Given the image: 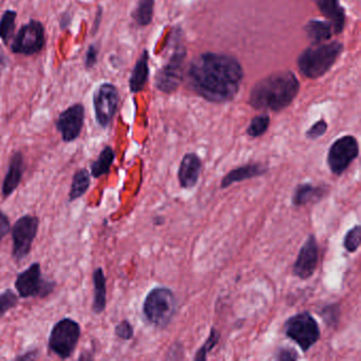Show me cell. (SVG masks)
Returning <instances> with one entry per match:
<instances>
[{"label":"cell","mask_w":361,"mask_h":361,"mask_svg":"<svg viewBox=\"0 0 361 361\" xmlns=\"http://www.w3.org/2000/svg\"><path fill=\"white\" fill-rule=\"evenodd\" d=\"M244 73L238 60L226 54H202L190 65V86L204 100L213 103L231 101L238 94Z\"/></svg>","instance_id":"1"},{"label":"cell","mask_w":361,"mask_h":361,"mask_svg":"<svg viewBox=\"0 0 361 361\" xmlns=\"http://www.w3.org/2000/svg\"><path fill=\"white\" fill-rule=\"evenodd\" d=\"M299 90V81L291 71H280L255 84L249 103L257 109L281 111L291 104Z\"/></svg>","instance_id":"2"},{"label":"cell","mask_w":361,"mask_h":361,"mask_svg":"<svg viewBox=\"0 0 361 361\" xmlns=\"http://www.w3.org/2000/svg\"><path fill=\"white\" fill-rule=\"evenodd\" d=\"M343 50V45L339 42L329 44H314L300 54L298 67L301 73L308 79L322 77L331 69Z\"/></svg>","instance_id":"3"},{"label":"cell","mask_w":361,"mask_h":361,"mask_svg":"<svg viewBox=\"0 0 361 361\" xmlns=\"http://www.w3.org/2000/svg\"><path fill=\"white\" fill-rule=\"evenodd\" d=\"M177 310L174 293L166 287H155L147 293L143 303V314L154 326L164 329L170 324Z\"/></svg>","instance_id":"4"},{"label":"cell","mask_w":361,"mask_h":361,"mask_svg":"<svg viewBox=\"0 0 361 361\" xmlns=\"http://www.w3.org/2000/svg\"><path fill=\"white\" fill-rule=\"evenodd\" d=\"M284 334L288 339L297 343L304 353L310 350L321 337L318 322L308 312L289 317L284 323Z\"/></svg>","instance_id":"5"},{"label":"cell","mask_w":361,"mask_h":361,"mask_svg":"<svg viewBox=\"0 0 361 361\" xmlns=\"http://www.w3.org/2000/svg\"><path fill=\"white\" fill-rule=\"evenodd\" d=\"M82 329L79 322L71 318L58 321L50 331L48 346L61 359L73 356L81 338Z\"/></svg>","instance_id":"6"},{"label":"cell","mask_w":361,"mask_h":361,"mask_svg":"<svg viewBox=\"0 0 361 361\" xmlns=\"http://www.w3.org/2000/svg\"><path fill=\"white\" fill-rule=\"evenodd\" d=\"M46 46V30L43 23L30 20L20 27L10 45L12 54L32 56L39 54Z\"/></svg>","instance_id":"7"},{"label":"cell","mask_w":361,"mask_h":361,"mask_svg":"<svg viewBox=\"0 0 361 361\" xmlns=\"http://www.w3.org/2000/svg\"><path fill=\"white\" fill-rule=\"evenodd\" d=\"M56 287V282L47 281L42 276L41 264L33 263L24 271L18 274L16 288L23 299L27 298H46Z\"/></svg>","instance_id":"8"},{"label":"cell","mask_w":361,"mask_h":361,"mask_svg":"<svg viewBox=\"0 0 361 361\" xmlns=\"http://www.w3.org/2000/svg\"><path fill=\"white\" fill-rule=\"evenodd\" d=\"M39 227V217L30 214L24 215L14 224L11 229L12 240H13L12 257L16 262L23 261L25 257L30 255Z\"/></svg>","instance_id":"9"},{"label":"cell","mask_w":361,"mask_h":361,"mask_svg":"<svg viewBox=\"0 0 361 361\" xmlns=\"http://www.w3.org/2000/svg\"><path fill=\"white\" fill-rule=\"evenodd\" d=\"M92 102L97 123L102 128H109L119 109V90L114 84L102 83L94 90Z\"/></svg>","instance_id":"10"},{"label":"cell","mask_w":361,"mask_h":361,"mask_svg":"<svg viewBox=\"0 0 361 361\" xmlns=\"http://www.w3.org/2000/svg\"><path fill=\"white\" fill-rule=\"evenodd\" d=\"M358 155V141L354 136L346 135L337 139L331 145L327 154L329 170L336 176H341Z\"/></svg>","instance_id":"11"},{"label":"cell","mask_w":361,"mask_h":361,"mask_svg":"<svg viewBox=\"0 0 361 361\" xmlns=\"http://www.w3.org/2000/svg\"><path fill=\"white\" fill-rule=\"evenodd\" d=\"M185 54V47H177L169 62L160 69L155 80L156 87L160 92L171 94L179 87L183 81Z\"/></svg>","instance_id":"12"},{"label":"cell","mask_w":361,"mask_h":361,"mask_svg":"<svg viewBox=\"0 0 361 361\" xmlns=\"http://www.w3.org/2000/svg\"><path fill=\"white\" fill-rule=\"evenodd\" d=\"M85 124V107L82 103H75L59 115L56 121V130L65 143L73 142L79 138Z\"/></svg>","instance_id":"13"},{"label":"cell","mask_w":361,"mask_h":361,"mask_svg":"<svg viewBox=\"0 0 361 361\" xmlns=\"http://www.w3.org/2000/svg\"><path fill=\"white\" fill-rule=\"evenodd\" d=\"M319 247L316 236L310 234L293 264V274L300 280H308L314 276L318 267Z\"/></svg>","instance_id":"14"},{"label":"cell","mask_w":361,"mask_h":361,"mask_svg":"<svg viewBox=\"0 0 361 361\" xmlns=\"http://www.w3.org/2000/svg\"><path fill=\"white\" fill-rule=\"evenodd\" d=\"M202 170V161L195 153H188L181 159L178 180L183 189H192L197 185Z\"/></svg>","instance_id":"15"},{"label":"cell","mask_w":361,"mask_h":361,"mask_svg":"<svg viewBox=\"0 0 361 361\" xmlns=\"http://www.w3.org/2000/svg\"><path fill=\"white\" fill-rule=\"evenodd\" d=\"M24 172V155L22 152H16L10 159L9 168H8L7 174L4 179L3 188H1V195H3L4 200L10 197L20 187Z\"/></svg>","instance_id":"16"},{"label":"cell","mask_w":361,"mask_h":361,"mask_svg":"<svg viewBox=\"0 0 361 361\" xmlns=\"http://www.w3.org/2000/svg\"><path fill=\"white\" fill-rule=\"evenodd\" d=\"M268 172V168L262 164H248L240 166V168L233 169L221 179V189H227L234 183L248 180L255 177L263 176Z\"/></svg>","instance_id":"17"},{"label":"cell","mask_w":361,"mask_h":361,"mask_svg":"<svg viewBox=\"0 0 361 361\" xmlns=\"http://www.w3.org/2000/svg\"><path fill=\"white\" fill-rule=\"evenodd\" d=\"M326 185H314L312 183H301L293 191L291 202L295 207L306 206L318 202L329 193Z\"/></svg>","instance_id":"18"},{"label":"cell","mask_w":361,"mask_h":361,"mask_svg":"<svg viewBox=\"0 0 361 361\" xmlns=\"http://www.w3.org/2000/svg\"><path fill=\"white\" fill-rule=\"evenodd\" d=\"M321 13L329 18L333 26L334 32L340 33L345 24V14L343 8L340 6L339 0H314Z\"/></svg>","instance_id":"19"},{"label":"cell","mask_w":361,"mask_h":361,"mask_svg":"<svg viewBox=\"0 0 361 361\" xmlns=\"http://www.w3.org/2000/svg\"><path fill=\"white\" fill-rule=\"evenodd\" d=\"M149 52L145 50L133 68L132 75L128 81L132 94H139L145 90L149 75Z\"/></svg>","instance_id":"20"},{"label":"cell","mask_w":361,"mask_h":361,"mask_svg":"<svg viewBox=\"0 0 361 361\" xmlns=\"http://www.w3.org/2000/svg\"><path fill=\"white\" fill-rule=\"evenodd\" d=\"M94 282V301L92 310L94 314H100L104 312L107 304L106 278L103 268L98 267L92 274Z\"/></svg>","instance_id":"21"},{"label":"cell","mask_w":361,"mask_h":361,"mask_svg":"<svg viewBox=\"0 0 361 361\" xmlns=\"http://www.w3.org/2000/svg\"><path fill=\"white\" fill-rule=\"evenodd\" d=\"M116 159V153L114 151L113 147H105L104 149L101 151L100 155H99L98 159L96 161L92 162L90 166V175L94 178H100L103 175L109 174L111 172V166Z\"/></svg>","instance_id":"22"},{"label":"cell","mask_w":361,"mask_h":361,"mask_svg":"<svg viewBox=\"0 0 361 361\" xmlns=\"http://www.w3.org/2000/svg\"><path fill=\"white\" fill-rule=\"evenodd\" d=\"M90 175L87 169H80L75 172L73 176V183H71V191H69V202H73L78 198H81L85 195L90 187Z\"/></svg>","instance_id":"23"},{"label":"cell","mask_w":361,"mask_h":361,"mask_svg":"<svg viewBox=\"0 0 361 361\" xmlns=\"http://www.w3.org/2000/svg\"><path fill=\"white\" fill-rule=\"evenodd\" d=\"M308 39L314 44H321L331 39L334 29L331 23L322 20H310L305 27Z\"/></svg>","instance_id":"24"},{"label":"cell","mask_w":361,"mask_h":361,"mask_svg":"<svg viewBox=\"0 0 361 361\" xmlns=\"http://www.w3.org/2000/svg\"><path fill=\"white\" fill-rule=\"evenodd\" d=\"M16 18L18 12L14 10H6L0 18V39L5 46H9L16 35Z\"/></svg>","instance_id":"25"},{"label":"cell","mask_w":361,"mask_h":361,"mask_svg":"<svg viewBox=\"0 0 361 361\" xmlns=\"http://www.w3.org/2000/svg\"><path fill=\"white\" fill-rule=\"evenodd\" d=\"M155 0H138L132 13L133 20L139 27H147L153 20Z\"/></svg>","instance_id":"26"},{"label":"cell","mask_w":361,"mask_h":361,"mask_svg":"<svg viewBox=\"0 0 361 361\" xmlns=\"http://www.w3.org/2000/svg\"><path fill=\"white\" fill-rule=\"evenodd\" d=\"M270 126V118L267 115L257 116L251 120L248 128H247V135L257 138V137L263 136L267 132Z\"/></svg>","instance_id":"27"},{"label":"cell","mask_w":361,"mask_h":361,"mask_svg":"<svg viewBox=\"0 0 361 361\" xmlns=\"http://www.w3.org/2000/svg\"><path fill=\"white\" fill-rule=\"evenodd\" d=\"M219 339H221V333H219L215 327H212V329H211L210 334H209L208 339L204 341L202 348L197 350L195 356H194V360H207V355H208L209 353H210L211 350L217 345V343L219 342Z\"/></svg>","instance_id":"28"},{"label":"cell","mask_w":361,"mask_h":361,"mask_svg":"<svg viewBox=\"0 0 361 361\" xmlns=\"http://www.w3.org/2000/svg\"><path fill=\"white\" fill-rule=\"evenodd\" d=\"M361 244V227L355 226L346 232L343 238V247L350 253L356 252Z\"/></svg>","instance_id":"29"},{"label":"cell","mask_w":361,"mask_h":361,"mask_svg":"<svg viewBox=\"0 0 361 361\" xmlns=\"http://www.w3.org/2000/svg\"><path fill=\"white\" fill-rule=\"evenodd\" d=\"M18 295L12 289H6L0 293V319L18 304Z\"/></svg>","instance_id":"30"},{"label":"cell","mask_w":361,"mask_h":361,"mask_svg":"<svg viewBox=\"0 0 361 361\" xmlns=\"http://www.w3.org/2000/svg\"><path fill=\"white\" fill-rule=\"evenodd\" d=\"M339 305L331 304V305L325 306L320 314L325 324L329 325V326H336L339 320Z\"/></svg>","instance_id":"31"},{"label":"cell","mask_w":361,"mask_h":361,"mask_svg":"<svg viewBox=\"0 0 361 361\" xmlns=\"http://www.w3.org/2000/svg\"><path fill=\"white\" fill-rule=\"evenodd\" d=\"M134 327H133V325L130 324L128 320H122L121 322L116 325L115 335L121 340L128 341V340H130L134 337Z\"/></svg>","instance_id":"32"},{"label":"cell","mask_w":361,"mask_h":361,"mask_svg":"<svg viewBox=\"0 0 361 361\" xmlns=\"http://www.w3.org/2000/svg\"><path fill=\"white\" fill-rule=\"evenodd\" d=\"M99 46L97 44H92L86 50L85 58H84V66L87 71L94 68L98 64Z\"/></svg>","instance_id":"33"},{"label":"cell","mask_w":361,"mask_h":361,"mask_svg":"<svg viewBox=\"0 0 361 361\" xmlns=\"http://www.w3.org/2000/svg\"><path fill=\"white\" fill-rule=\"evenodd\" d=\"M327 123L324 120H320V121L316 122L310 130L306 132V138L310 140H316V139L320 138L323 135L326 133Z\"/></svg>","instance_id":"34"},{"label":"cell","mask_w":361,"mask_h":361,"mask_svg":"<svg viewBox=\"0 0 361 361\" xmlns=\"http://www.w3.org/2000/svg\"><path fill=\"white\" fill-rule=\"evenodd\" d=\"M12 226L9 217L5 212L0 210V242L10 233Z\"/></svg>","instance_id":"35"},{"label":"cell","mask_w":361,"mask_h":361,"mask_svg":"<svg viewBox=\"0 0 361 361\" xmlns=\"http://www.w3.org/2000/svg\"><path fill=\"white\" fill-rule=\"evenodd\" d=\"M276 358L280 361H295L299 358V355L293 348H282L276 353Z\"/></svg>","instance_id":"36"},{"label":"cell","mask_w":361,"mask_h":361,"mask_svg":"<svg viewBox=\"0 0 361 361\" xmlns=\"http://www.w3.org/2000/svg\"><path fill=\"white\" fill-rule=\"evenodd\" d=\"M73 14L69 11L63 13L60 18V28L62 29V30L68 28V27L71 26V22H73Z\"/></svg>","instance_id":"37"},{"label":"cell","mask_w":361,"mask_h":361,"mask_svg":"<svg viewBox=\"0 0 361 361\" xmlns=\"http://www.w3.org/2000/svg\"><path fill=\"white\" fill-rule=\"evenodd\" d=\"M102 18L103 10L102 8L99 7L98 10H97L96 18H94V30H92V33L98 32L99 28H100L101 22H102Z\"/></svg>","instance_id":"38"},{"label":"cell","mask_w":361,"mask_h":361,"mask_svg":"<svg viewBox=\"0 0 361 361\" xmlns=\"http://www.w3.org/2000/svg\"><path fill=\"white\" fill-rule=\"evenodd\" d=\"M37 356H39L37 350H32V352L25 353L24 355H20V356L16 357V359H18V360H31V359H37Z\"/></svg>","instance_id":"39"}]
</instances>
